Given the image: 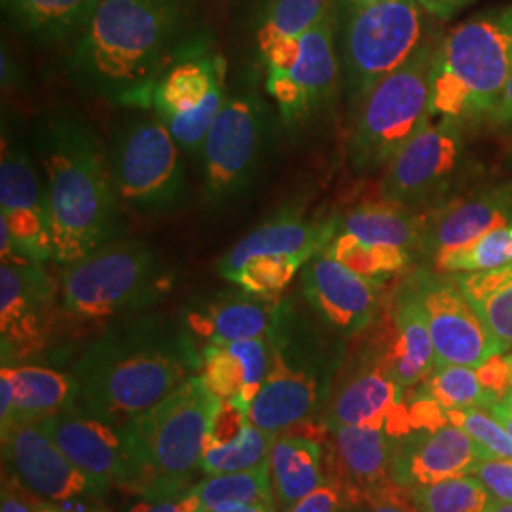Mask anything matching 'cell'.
<instances>
[{
  "label": "cell",
  "instance_id": "6da1fadb",
  "mask_svg": "<svg viewBox=\"0 0 512 512\" xmlns=\"http://www.w3.org/2000/svg\"><path fill=\"white\" fill-rule=\"evenodd\" d=\"M202 351L181 317L135 313L112 321L74 363L78 406L126 427L200 372Z\"/></svg>",
  "mask_w": 512,
  "mask_h": 512
},
{
  "label": "cell",
  "instance_id": "7a4b0ae2",
  "mask_svg": "<svg viewBox=\"0 0 512 512\" xmlns=\"http://www.w3.org/2000/svg\"><path fill=\"white\" fill-rule=\"evenodd\" d=\"M52 220L54 262L69 266L114 241L120 198L110 177L107 148L73 114L44 118L33 133Z\"/></svg>",
  "mask_w": 512,
  "mask_h": 512
},
{
  "label": "cell",
  "instance_id": "3957f363",
  "mask_svg": "<svg viewBox=\"0 0 512 512\" xmlns=\"http://www.w3.org/2000/svg\"><path fill=\"white\" fill-rule=\"evenodd\" d=\"M183 25L179 0H99L69 69L86 90L141 109L154 82L175 63Z\"/></svg>",
  "mask_w": 512,
  "mask_h": 512
},
{
  "label": "cell",
  "instance_id": "277c9868",
  "mask_svg": "<svg viewBox=\"0 0 512 512\" xmlns=\"http://www.w3.org/2000/svg\"><path fill=\"white\" fill-rule=\"evenodd\" d=\"M268 340L270 368L249 408V421L277 437L327 404L340 361L293 298L277 302Z\"/></svg>",
  "mask_w": 512,
  "mask_h": 512
},
{
  "label": "cell",
  "instance_id": "5b68a950",
  "mask_svg": "<svg viewBox=\"0 0 512 512\" xmlns=\"http://www.w3.org/2000/svg\"><path fill=\"white\" fill-rule=\"evenodd\" d=\"M512 74V6L454 27L437 46L431 120L465 124L488 116Z\"/></svg>",
  "mask_w": 512,
  "mask_h": 512
},
{
  "label": "cell",
  "instance_id": "8992f818",
  "mask_svg": "<svg viewBox=\"0 0 512 512\" xmlns=\"http://www.w3.org/2000/svg\"><path fill=\"white\" fill-rule=\"evenodd\" d=\"M220 401L196 374L141 418L126 425L137 467L131 494L173 495L190 486Z\"/></svg>",
  "mask_w": 512,
  "mask_h": 512
},
{
  "label": "cell",
  "instance_id": "52a82bcc",
  "mask_svg": "<svg viewBox=\"0 0 512 512\" xmlns=\"http://www.w3.org/2000/svg\"><path fill=\"white\" fill-rule=\"evenodd\" d=\"M173 272L137 239H114L65 266L59 281L61 315L74 323H109L158 304Z\"/></svg>",
  "mask_w": 512,
  "mask_h": 512
},
{
  "label": "cell",
  "instance_id": "ba28073f",
  "mask_svg": "<svg viewBox=\"0 0 512 512\" xmlns=\"http://www.w3.org/2000/svg\"><path fill=\"white\" fill-rule=\"evenodd\" d=\"M437 46L427 38L403 67L385 76L357 103L349 137V160L357 171H374L389 164L431 120V74Z\"/></svg>",
  "mask_w": 512,
  "mask_h": 512
},
{
  "label": "cell",
  "instance_id": "9c48e42d",
  "mask_svg": "<svg viewBox=\"0 0 512 512\" xmlns=\"http://www.w3.org/2000/svg\"><path fill=\"white\" fill-rule=\"evenodd\" d=\"M336 232L338 217L310 220L296 209H283L230 247L217 272L247 293L281 300L296 274L329 245Z\"/></svg>",
  "mask_w": 512,
  "mask_h": 512
},
{
  "label": "cell",
  "instance_id": "30bf717a",
  "mask_svg": "<svg viewBox=\"0 0 512 512\" xmlns=\"http://www.w3.org/2000/svg\"><path fill=\"white\" fill-rule=\"evenodd\" d=\"M107 160L120 203L131 211L160 215L183 200V148L154 112L131 116L116 128Z\"/></svg>",
  "mask_w": 512,
  "mask_h": 512
},
{
  "label": "cell",
  "instance_id": "8fae6325",
  "mask_svg": "<svg viewBox=\"0 0 512 512\" xmlns=\"http://www.w3.org/2000/svg\"><path fill=\"white\" fill-rule=\"evenodd\" d=\"M272 133V109L255 82L228 90L200 154L207 202H232L253 184L272 145Z\"/></svg>",
  "mask_w": 512,
  "mask_h": 512
},
{
  "label": "cell",
  "instance_id": "7c38bea8",
  "mask_svg": "<svg viewBox=\"0 0 512 512\" xmlns=\"http://www.w3.org/2000/svg\"><path fill=\"white\" fill-rule=\"evenodd\" d=\"M423 14L427 12L418 0L349 6L340 40V61L349 99L355 105L420 50L427 40Z\"/></svg>",
  "mask_w": 512,
  "mask_h": 512
},
{
  "label": "cell",
  "instance_id": "4fadbf2b",
  "mask_svg": "<svg viewBox=\"0 0 512 512\" xmlns=\"http://www.w3.org/2000/svg\"><path fill=\"white\" fill-rule=\"evenodd\" d=\"M342 76L336 42V6L304 37L285 61L266 67L264 88L289 131L311 126L332 107Z\"/></svg>",
  "mask_w": 512,
  "mask_h": 512
},
{
  "label": "cell",
  "instance_id": "5bb4252c",
  "mask_svg": "<svg viewBox=\"0 0 512 512\" xmlns=\"http://www.w3.org/2000/svg\"><path fill=\"white\" fill-rule=\"evenodd\" d=\"M0 251L2 264L54 262L44 179L29 148L6 122L0 156Z\"/></svg>",
  "mask_w": 512,
  "mask_h": 512
},
{
  "label": "cell",
  "instance_id": "9a60e30c",
  "mask_svg": "<svg viewBox=\"0 0 512 512\" xmlns=\"http://www.w3.org/2000/svg\"><path fill=\"white\" fill-rule=\"evenodd\" d=\"M226 95V61L220 55H188L160 74L141 109L164 122L183 152L200 156Z\"/></svg>",
  "mask_w": 512,
  "mask_h": 512
},
{
  "label": "cell",
  "instance_id": "2e32d148",
  "mask_svg": "<svg viewBox=\"0 0 512 512\" xmlns=\"http://www.w3.org/2000/svg\"><path fill=\"white\" fill-rule=\"evenodd\" d=\"M385 167L384 200L410 211L437 202L465 171L463 124L429 120Z\"/></svg>",
  "mask_w": 512,
  "mask_h": 512
},
{
  "label": "cell",
  "instance_id": "e0dca14e",
  "mask_svg": "<svg viewBox=\"0 0 512 512\" xmlns=\"http://www.w3.org/2000/svg\"><path fill=\"white\" fill-rule=\"evenodd\" d=\"M406 281L427 321L437 366H478L503 353L494 334L463 293L456 274L418 270Z\"/></svg>",
  "mask_w": 512,
  "mask_h": 512
},
{
  "label": "cell",
  "instance_id": "ac0fdd59",
  "mask_svg": "<svg viewBox=\"0 0 512 512\" xmlns=\"http://www.w3.org/2000/svg\"><path fill=\"white\" fill-rule=\"evenodd\" d=\"M61 311L59 283L46 264H2L0 351L2 366L23 365L48 348Z\"/></svg>",
  "mask_w": 512,
  "mask_h": 512
},
{
  "label": "cell",
  "instance_id": "d6986e66",
  "mask_svg": "<svg viewBox=\"0 0 512 512\" xmlns=\"http://www.w3.org/2000/svg\"><path fill=\"white\" fill-rule=\"evenodd\" d=\"M2 463L25 494L50 505L65 507L107 494L61 452L40 421H12L2 429Z\"/></svg>",
  "mask_w": 512,
  "mask_h": 512
},
{
  "label": "cell",
  "instance_id": "ffe728a7",
  "mask_svg": "<svg viewBox=\"0 0 512 512\" xmlns=\"http://www.w3.org/2000/svg\"><path fill=\"white\" fill-rule=\"evenodd\" d=\"M40 423L61 452L101 488L135 490L137 467L126 427L101 420L78 404Z\"/></svg>",
  "mask_w": 512,
  "mask_h": 512
},
{
  "label": "cell",
  "instance_id": "44dd1931",
  "mask_svg": "<svg viewBox=\"0 0 512 512\" xmlns=\"http://www.w3.org/2000/svg\"><path fill=\"white\" fill-rule=\"evenodd\" d=\"M302 293L317 319L342 336H357L374 325L384 285L355 274L323 249L300 272Z\"/></svg>",
  "mask_w": 512,
  "mask_h": 512
},
{
  "label": "cell",
  "instance_id": "7402d4cb",
  "mask_svg": "<svg viewBox=\"0 0 512 512\" xmlns=\"http://www.w3.org/2000/svg\"><path fill=\"white\" fill-rule=\"evenodd\" d=\"M376 330L366 349L403 389L420 387L437 368L433 338L418 298L404 281L382 304Z\"/></svg>",
  "mask_w": 512,
  "mask_h": 512
},
{
  "label": "cell",
  "instance_id": "603a6c76",
  "mask_svg": "<svg viewBox=\"0 0 512 512\" xmlns=\"http://www.w3.org/2000/svg\"><path fill=\"white\" fill-rule=\"evenodd\" d=\"M329 431L325 478L353 507H366L372 495L393 482V439L384 427L370 425H342Z\"/></svg>",
  "mask_w": 512,
  "mask_h": 512
},
{
  "label": "cell",
  "instance_id": "cb8c5ba5",
  "mask_svg": "<svg viewBox=\"0 0 512 512\" xmlns=\"http://www.w3.org/2000/svg\"><path fill=\"white\" fill-rule=\"evenodd\" d=\"M482 450L463 429L448 423L435 431H416L393 444L391 475L404 488L473 475Z\"/></svg>",
  "mask_w": 512,
  "mask_h": 512
},
{
  "label": "cell",
  "instance_id": "d4e9b609",
  "mask_svg": "<svg viewBox=\"0 0 512 512\" xmlns=\"http://www.w3.org/2000/svg\"><path fill=\"white\" fill-rule=\"evenodd\" d=\"M277 302L238 287L194 298L181 313V321L200 351L209 346L268 338Z\"/></svg>",
  "mask_w": 512,
  "mask_h": 512
},
{
  "label": "cell",
  "instance_id": "484cf974",
  "mask_svg": "<svg viewBox=\"0 0 512 512\" xmlns=\"http://www.w3.org/2000/svg\"><path fill=\"white\" fill-rule=\"evenodd\" d=\"M403 403V387L365 349L357 365L338 384L332 385L325 425L329 429L342 425L385 427L389 416Z\"/></svg>",
  "mask_w": 512,
  "mask_h": 512
},
{
  "label": "cell",
  "instance_id": "4316f807",
  "mask_svg": "<svg viewBox=\"0 0 512 512\" xmlns=\"http://www.w3.org/2000/svg\"><path fill=\"white\" fill-rule=\"evenodd\" d=\"M421 220L420 251L437 258L492 230L512 226V186L448 203Z\"/></svg>",
  "mask_w": 512,
  "mask_h": 512
},
{
  "label": "cell",
  "instance_id": "83f0119b",
  "mask_svg": "<svg viewBox=\"0 0 512 512\" xmlns=\"http://www.w3.org/2000/svg\"><path fill=\"white\" fill-rule=\"evenodd\" d=\"M270 368V340L255 338L202 349L198 376L220 401L251 408Z\"/></svg>",
  "mask_w": 512,
  "mask_h": 512
},
{
  "label": "cell",
  "instance_id": "f1b7e54d",
  "mask_svg": "<svg viewBox=\"0 0 512 512\" xmlns=\"http://www.w3.org/2000/svg\"><path fill=\"white\" fill-rule=\"evenodd\" d=\"M0 374L8 378L14 393L10 420L0 429L12 421L46 420L78 403L80 387L74 374L38 365H6Z\"/></svg>",
  "mask_w": 512,
  "mask_h": 512
},
{
  "label": "cell",
  "instance_id": "f546056e",
  "mask_svg": "<svg viewBox=\"0 0 512 512\" xmlns=\"http://www.w3.org/2000/svg\"><path fill=\"white\" fill-rule=\"evenodd\" d=\"M323 452L317 440L300 435H277L270 456L275 511L287 512L306 495L325 484Z\"/></svg>",
  "mask_w": 512,
  "mask_h": 512
},
{
  "label": "cell",
  "instance_id": "4dcf8cb0",
  "mask_svg": "<svg viewBox=\"0 0 512 512\" xmlns=\"http://www.w3.org/2000/svg\"><path fill=\"white\" fill-rule=\"evenodd\" d=\"M423 220L397 203H361L338 219V232L376 245L420 251Z\"/></svg>",
  "mask_w": 512,
  "mask_h": 512
},
{
  "label": "cell",
  "instance_id": "1f68e13d",
  "mask_svg": "<svg viewBox=\"0 0 512 512\" xmlns=\"http://www.w3.org/2000/svg\"><path fill=\"white\" fill-rule=\"evenodd\" d=\"M456 277L499 346L512 351V262L488 272Z\"/></svg>",
  "mask_w": 512,
  "mask_h": 512
},
{
  "label": "cell",
  "instance_id": "d6a6232c",
  "mask_svg": "<svg viewBox=\"0 0 512 512\" xmlns=\"http://www.w3.org/2000/svg\"><path fill=\"white\" fill-rule=\"evenodd\" d=\"M99 0H4L19 25L40 40L80 35Z\"/></svg>",
  "mask_w": 512,
  "mask_h": 512
},
{
  "label": "cell",
  "instance_id": "836d02e7",
  "mask_svg": "<svg viewBox=\"0 0 512 512\" xmlns=\"http://www.w3.org/2000/svg\"><path fill=\"white\" fill-rule=\"evenodd\" d=\"M336 0H268L256 29L258 55L300 40L327 16Z\"/></svg>",
  "mask_w": 512,
  "mask_h": 512
},
{
  "label": "cell",
  "instance_id": "e575fe53",
  "mask_svg": "<svg viewBox=\"0 0 512 512\" xmlns=\"http://www.w3.org/2000/svg\"><path fill=\"white\" fill-rule=\"evenodd\" d=\"M325 251L355 274L378 281L382 285L389 277L403 274L412 262V253L406 249L366 243L344 232H336Z\"/></svg>",
  "mask_w": 512,
  "mask_h": 512
},
{
  "label": "cell",
  "instance_id": "d590c367",
  "mask_svg": "<svg viewBox=\"0 0 512 512\" xmlns=\"http://www.w3.org/2000/svg\"><path fill=\"white\" fill-rule=\"evenodd\" d=\"M194 490L202 505L200 512H211L224 503H247L275 512L270 465L211 476L209 480L196 484Z\"/></svg>",
  "mask_w": 512,
  "mask_h": 512
},
{
  "label": "cell",
  "instance_id": "8d00e7d4",
  "mask_svg": "<svg viewBox=\"0 0 512 512\" xmlns=\"http://www.w3.org/2000/svg\"><path fill=\"white\" fill-rule=\"evenodd\" d=\"M275 435L258 429L251 421L243 427L238 439L203 450L200 471L215 476L251 471L270 465Z\"/></svg>",
  "mask_w": 512,
  "mask_h": 512
},
{
  "label": "cell",
  "instance_id": "74e56055",
  "mask_svg": "<svg viewBox=\"0 0 512 512\" xmlns=\"http://www.w3.org/2000/svg\"><path fill=\"white\" fill-rule=\"evenodd\" d=\"M442 274H476L501 268L512 262V226L497 228L465 243L454 251L433 258Z\"/></svg>",
  "mask_w": 512,
  "mask_h": 512
},
{
  "label": "cell",
  "instance_id": "f35d334b",
  "mask_svg": "<svg viewBox=\"0 0 512 512\" xmlns=\"http://www.w3.org/2000/svg\"><path fill=\"white\" fill-rule=\"evenodd\" d=\"M418 393L433 399L444 410L488 408L494 404L490 393L480 384L475 366L442 365L420 385Z\"/></svg>",
  "mask_w": 512,
  "mask_h": 512
},
{
  "label": "cell",
  "instance_id": "ab89813d",
  "mask_svg": "<svg viewBox=\"0 0 512 512\" xmlns=\"http://www.w3.org/2000/svg\"><path fill=\"white\" fill-rule=\"evenodd\" d=\"M420 512H492L494 495L473 476H459L412 490Z\"/></svg>",
  "mask_w": 512,
  "mask_h": 512
},
{
  "label": "cell",
  "instance_id": "60d3db41",
  "mask_svg": "<svg viewBox=\"0 0 512 512\" xmlns=\"http://www.w3.org/2000/svg\"><path fill=\"white\" fill-rule=\"evenodd\" d=\"M446 416L452 425L463 429L475 440L484 458H512L511 435L486 408L446 410Z\"/></svg>",
  "mask_w": 512,
  "mask_h": 512
},
{
  "label": "cell",
  "instance_id": "b9f144b4",
  "mask_svg": "<svg viewBox=\"0 0 512 512\" xmlns=\"http://www.w3.org/2000/svg\"><path fill=\"white\" fill-rule=\"evenodd\" d=\"M476 376L484 389L495 401L512 393V351L497 353L486 359L482 365L475 366Z\"/></svg>",
  "mask_w": 512,
  "mask_h": 512
},
{
  "label": "cell",
  "instance_id": "7bdbcfd3",
  "mask_svg": "<svg viewBox=\"0 0 512 512\" xmlns=\"http://www.w3.org/2000/svg\"><path fill=\"white\" fill-rule=\"evenodd\" d=\"M473 475L499 503H512V458L480 459Z\"/></svg>",
  "mask_w": 512,
  "mask_h": 512
},
{
  "label": "cell",
  "instance_id": "ee69618b",
  "mask_svg": "<svg viewBox=\"0 0 512 512\" xmlns=\"http://www.w3.org/2000/svg\"><path fill=\"white\" fill-rule=\"evenodd\" d=\"M202 505L196 495L194 486L173 495H139V503H135L129 512H200Z\"/></svg>",
  "mask_w": 512,
  "mask_h": 512
},
{
  "label": "cell",
  "instance_id": "f6af8a7d",
  "mask_svg": "<svg viewBox=\"0 0 512 512\" xmlns=\"http://www.w3.org/2000/svg\"><path fill=\"white\" fill-rule=\"evenodd\" d=\"M351 507L353 505L349 503L346 494L336 484L325 480L323 486L306 495L287 512H342Z\"/></svg>",
  "mask_w": 512,
  "mask_h": 512
},
{
  "label": "cell",
  "instance_id": "bcb514c9",
  "mask_svg": "<svg viewBox=\"0 0 512 512\" xmlns=\"http://www.w3.org/2000/svg\"><path fill=\"white\" fill-rule=\"evenodd\" d=\"M366 512H420V509L412 497V490L393 480L368 499Z\"/></svg>",
  "mask_w": 512,
  "mask_h": 512
},
{
  "label": "cell",
  "instance_id": "7dc6e473",
  "mask_svg": "<svg viewBox=\"0 0 512 512\" xmlns=\"http://www.w3.org/2000/svg\"><path fill=\"white\" fill-rule=\"evenodd\" d=\"M2 512H38L37 507L31 505L29 497H23V488L10 478V482L4 476L2 484Z\"/></svg>",
  "mask_w": 512,
  "mask_h": 512
},
{
  "label": "cell",
  "instance_id": "c3c4849f",
  "mask_svg": "<svg viewBox=\"0 0 512 512\" xmlns=\"http://www.w3.org/2000/svg\"><path fill=\"white\" fill-rule=\"evenodd\" d=\"M488 120L494 126H511L512 124V74L495 101L494 109L490 110Z\"/></svg>",
  "mask_w": 512,
  "mask_h": 512
},
{
  "label": "cell",
  "instance_id": "681fc988",
  "mask_svg": "<svg viewBox=\"0 0 512 512\" xmlns=\"http://www.w3.org/2000/svg\"><path fill=\"white\" fill-rule=\"evenodd\" d=\"M475 0H418L421 8L433 18L448 19L456 16Z\"/></svg>",
  "mask_w": 512,
  "mask_h": 512
},
{
  "label": "cell",
  "instance_id": "f907efd6",
  "mask_svg": "<svg viewBox=\"0 0 512 512\" xmlns=\"http://www.w3.org/2000/svg\"><path fill=\"white\" fill-rule=\"evenodd\" d=\"M486 410L507 429V433L511 435L512 439V393L495 401L494 404H490Z\"/></svg>",
  "mask_w": 512,
  "mask_h": 512
},
{
  "label": "cell",
  "instance_id": "816d5d0a",
  "mask_svg": "<svg viewBox=\"0 0 512 512\" xmlns=\"http://www.w3.org/2000/svg\"><path fill=\"white\" fill-rule=\"evenodd\" d=\"M211 512H274L266 507H258V505H247V503H224L219 505L217 509Z\"/></svg>",
  "mask_w": 512,
  "mask_h": 512
},
{
  "label": "cell",
  "instance_id": "f5cc1de1",
  "mask_svg": "<svg viewBox=\"0 0 512 512\" xmlns=\"http://www.w3.org/2000/svg\"><path fill=\"white\" fill-rule=\"evenodd\" d=\"M349 6L361 8V6H372V4H380V2H387V0H348Z\"/></svg>",
  "mask_w": 512,
  "mask_h": 512
},
{
  "label": "cell",
  "instance_id": "db71d44e",
  "mask_svg": "<svg viewBox=\"0 0 512 512\" xmlns=\"http://www.w3.org/2000/svg\"><path fill=\"white\" fill-rule=\"evenodd\" d=\"M492 512H512V503H499L497 501Z\"/></svg>",
  "mask_w": 512,
  "mask_h": 512
},
{
  "label": "cell",
  "instance_id": "11a10c76",
  "mask_svg": "<svg viewBox=\"0 0 512 512\" xmlns=\"http://www.w3.org/2000/svg\"><path fill=\"white\" fill-rule=\"evenodd\" d=\"M342 512H366L363 507H351V509H346V511Z\"/></svg>",
  "mask_w": 512,
  "mask_h": 512
}]
</instances>
